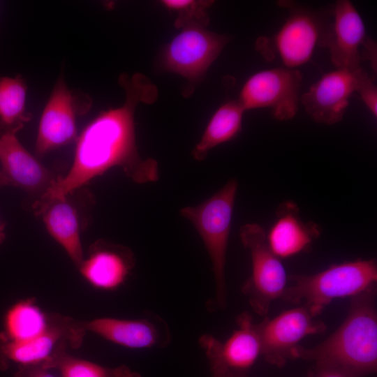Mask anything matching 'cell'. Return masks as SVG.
<instances>
[{"instance_id": "11", "label": "cell", "mask_w": 377, "mask_h": 377, "mask_svg": "<svg viewBox=\"0 0 377 377\" xmlns=\"http://www.w3.org/2000/svg\"><path fill=\"white\" fill-rule=\"evenodd\" d=\"M229 40L205 27L184 28L167 45L163 54V65L170 72L177 73L194 85L217 58Z\"/></svg>"}, {"instance_id": "25", "label": "cell", "mask_w": 377, "mask_h": 377, "mask_svg": "<svg viewBox=\"0 0 377 377\" xmlns=\"http://www.w3.org/2000/svg\"><path fill=\"white\" fill-rule=\"evenodd\" d=\"M357 93L359 94L363 103L375 117L377 116V88L374 78L366 75L360 82Z\"/></svg>"}, {"instance_id": "16", "label": "cell", "mask_w": 377, "mask_h": 377, "mask_svg": "<svg viewBox=\"0 0 377 377\" xmlns=\"http://www.w3.org/2000/svg\"><path fill=\"white\" fill-rule=\"evenodd\" d=\"M135 263L128 248L99 239L90 246L87 256L77 268L82 277L94 288L112 291L126 282Z\"/></svg>"}, {"instance_id": "12", "label": "cell", "mask_w": 377, "mask_h": 377, "mask_svg": "<svg viewBox=\"0 0 377 377\" xmlns=\"http://www.w3.org/2000/svg\"><path fill=\"white\" fill-rule=\"evenodd\" d=\"M305 306L283 311L273 318L265 317L256 324L261 344V355L273 365L281 367L293 358V350L305 337L325 331L322 321Z\"/></svg>"}, {"instance_id": "9", "label": "cell", "mask_w": 377, "mask_h": 377, "mask_svg": "<svg viewBox=\"0 0 377 377\" xmlns=\"http://www.w3.org/2000/svg\"><path fill=\"white\" fill-rule=\"evenodd\" d=\"M237 328L223 341L203 334L199 343L209 362L212 377H247L261 355V344L256 324L247 312L237 318Z\"/></svg>"}, {"instance_id": "2", "label": "cell", "mask_w": 377, "mask_h": 377, "mask_svg": "<svg viewBox=\"0 0 377 377\" xmlns=\"http://www.w3.org/2000/svg\"><path fill=\"white\" fill-rule=\"evenodd\" d=\"M293 358L343 369L356 377L376 371V286L352 297L346 318L327 339L313 348L298 346Z\"/></svg>"}, {"instance_id": "20", "label": "cell", "mask_w": 377, "mask_h": 377, "mask_svg": "<svg viewBox=\"0 0 377 377\" xmlns=\"http://www.w3.org/2000/svg\"><path fill=\"white\" fill-rule=\"evenodd\" d=\"M245 112L238 100L221 105L212 115L200 141L192 151L193 157L201 161L214 147L234 139L242 129Z\"/></svg>"}, {"instance_id": "6", "label": "cell", "mask_w": 377, "mask_h": 377, "mask_svg": "<svg viewBox=\"0 0 377 377\" xmlns=\"http://www.w3.org/2000/svg\"><path fill=\"white\" fill-rule=\"evenodd\" d=\"M239 237L251 260V274L242 291L255 313L265 316L271 303L282 297L287 287L286 272L281 259L271 250L267 232L260 225L242 226Z\"/></svg>"}, {"instance_id": "28", "label": "cell", "mask_w": 377, "mask_h": 377, "mask_svg": "<svg viewBox=\"0 0 377 377\" xmlns=\"http://www.w3.org/2000/svg\"><path fill=\"white\" fill-rule=\"evenodd\" d=\"M6 233H5V224L0 218V245L3 243L5 239Z\"/></svg>"}, {"instance_id": "21", "label": "cell", "mask_w": 377, "mask_h": 377, "mask_svg": "<svg viewBox=\"0 0 377 377\" xmlns=\"http://www.w3.org/2000/svg\"><path fill=\"white\" fill-rule=\"evenodd\" d=\"M52 314L45 313L32 299L20 300L6 311L2 338L21 341L35 338L50 327Z\"/></svg>"}, {"instance_id": "13", "label": "cell", "mask_w": 377, "mask_h": 377, "mask_svg": "<svg viewBox=\"0 0 377 377\" xmlns=\"http://www.w3.org/2000/svg\"><path fill=\"white\" fill-rule=\"evenodd\" d=\"M367 72L357 68H337L323 75L300 101L306 112L316 122L331 125L340 121L349 105L350 96L357 91Z\"/></svg>"}, {"instance_id": "27", "label": "cell", "mask_w": 377, "mask_h": 377, "mask_svg": "<svg viewBox=\"0 0 377 377\" xmlns=\"http://www.w3.org/2000/svg\"><path fill=\"white\" fill-rule=\"evenodd\" d=\"M14 377H57L48 371L43 364L20 366Z\"/></svg>"}, {"instance_id": "7", "label": "cell", "mask_w": 377, "mask_h": 377, "mask_svg": "<svg viewBox=\"0 0 377 377\" xmlns=\"http://www.w3.org/2000/svg\"><path fill=\"white\" fill-rule=\"evenodd\" d=\"M302 83V75L295 68L261 71L246 81L237 100L245 111L268 108L276 119L290 120L298 110Z\"/></svg>"}, {"instance_id": "17", "label": "cell", "mask_w": 377, "mask_h": 377, "mask_svg": "<svg viewBox=\"0 0 377 377\" xmlns=\"http://www.w3.org/2000/svg\"><path fill=\"white\" fill-rule=\"evenodd\" d=\"M18 131L0 133V164L8 184L29 192H42L52 186L56 179L21 144Z\"/></svg>"}, {"instance_id": "4", "label": "cell", "mask_w": 377, "mask_h": 377, "mask_svg": "<svg viewBox=\"0 0 377 377\" xmlns=\"http://www.w3.org/2000/svg\"><path fill=\"white\" fill-rule=\"evenodd\" d=\"M237 187V181L230 179L206 200L195 206L185 207L179 212L194 226L212 263L215 294L210 302L211 309H223L226 306V253Z\"/></svg>"}, {"instance_id": "3", "label": "cell", "mask_w": 377, "mask_h": 377, "mask_svg": "<svg viewBox=\"0 0 377 377\" xmlns=\"http://www.w3.org/2000/svg\"><path fill=\"white\" fill-rule=\"evenodd\" d=\"M282 298L286 302L308 306L316 316L332 300L354 297L375 286L377 281L376 260H355L334 264L311 275L290 276Z\"/></svg>"}, {"instance_id": "8", "label": "cell", "mask_w": 377, "mask_h": 377, "mask_svg": "<svg viewBox=\"0 0 377 377\" xmlns=\"http://www.w3.org/2000/svg\"><path fill=\"white\" fill-rule=\"evenodd\" d=\"M324 47L337 68H357L362 61H369L376 71V43L367 34L364 22L350 1H337L332 8Z\"/></svg>"}, {"instance_id": "29", "label": "cell", "mask_w": 377, "mask_h": 377, "mask_svg": "<svg viewBox=\"0 0 377 377\" xmlns=\"http://www.w3.org/2000/svg\"><path fill=\"white\" fill-rule=\"evenodd\" d=\"M7 185H9L8 182L6 178L5 177V176L3 175V172L0 170V186H7Z\"/></svg>"}, {"instance_id": "1", "label": "cell", "mask_w": 377, "mask_h": 377, "mask_svg": "<svg viewBox=\"0 0 377 377\" xmlns=\"http://www.w3.org/2000/svg\"><path fill=\"white\" fill-rule=\"evenodd\" d=\"M126 91L124 103L101 112L83 129L77 140L72 165L64 177L57 178L40 197H62L101 175L119 167L138 184L159 179L157 161L142 158L135 144L134 112L140 102L151 103L157 97L156 87L143 75H121Z\"/></svg>"}, {"instance_id": "19", "label": "cell", "mask_w": 377, "mask_h": 377, "mask_svg": "<svg viewBox=\"0 0 377 377\" xmlns=\"http://www.w3.org/2000/svg\"><path fill=\"white\" fill-rule=\"evenodd\" d=\"M320 233L318 224L302 220L295 203L286 201L276 209V219L267 239L271 250L281 259L307 251Z\"/></svg>"}, {"instance_id": "5", "label": "cell", "mask_w": 377, "mask_h": 377, "mask_svg": "<svg viewBox=\"0 0 377 377\" xmlns=\"http://www.w3.org/2000/svg\"><path fill=\"white\" fill-rule=\"evenodd\" d=\"M279 3L288 10L286 20L272 37L259 38L256 47L267 61L278 57L284 67L295 68L308 62L316 47H324L332 9L314 10L290 1Z\"/></svg>"}, {"instance_id": "26", "label": "cell", "mask_w": 377, "mask_h": 377, "mask_svg": "<svg viewBox=\"0 0 377 377\" xmlns=\"http://www.w3.org/2000/svg\"><path fill=\"white\" fill-rule=\"evenodd\" d=\"M311 373V377H356L338 367L322 364H316V370Z\"/></svg>"}, {"instance_id": "22", "label": "cell", "mask_w": 377, "mask_h": 377, "mask_svg": "<svg viewBox=\"0 0 377 377\" xmlns=\"http://www.w3.org/2000/svg\"><path fill=\"white\" fill-rule=\"evenodd\" d=\"M27 89L20 75L0 77V133L19 131L30 119V115L26 113Z\"/></svg>"}, {"instance_id": "10", "label": "cell", "mask_w": 377, "mask_h": 377, "mask_svg": "<svg viewBox=\"0 0 377 377\" xmlns=\"http://www.w3.org/2000/svg\"><path fill=\"white\" fill-rule=\"evenodd\" d=\"M85 333L81 321L54 313L48 330L35 338L13 341L0 337V369L10 361L20 366L45 364L68 346L80 347Z\"/></svg>"}, {"instance_id": "14", "label": "cell", "mask_w": 377, "mask_h": 377, "mask_svg": "<svg viewBox=\"0 0 377 377\" xmlns=\"http://www.w3.org/2000/svg\"><path fill=\"white\" fill-rule=\"evenodd\" d=\"M82 325L86 332L131 349L165 347L171 341L168 325L156 315L139 319L97 318Z\"/></svg>"}, {"instance_id": "15", "label": "cell", "mask_w": 377, "mask_h": 377, "mask_svg": "<svg viewBox=\"0 0 377 377\" xmlns=\"http://www.w3.org/2000/svg\"><path fill=\"white\" fill-rule=\"evenodd\" d=\"M75 96L60 77L40 119L36 153L44 155L73 141L77 134Z\"/></svg>"}, {"instance_id": "23", "label": "cell", "mask_w": 377, "mask_h": 377, "mask_svg": "<svg viewBox=\"0 0 377 377\" xmlns=\"http://www.w3.org/2000/svg\"><path fill=\"white\" fill-rule=\"evenodd\" d=\"M43 366L48 369H58L61 377H141L139 373L125 365L106 367L73 357L66 350L57 353Z\"/></svg>"}, {"instance_id": "24", "label": "cell", "mask_w": 377, "mask_h": 377, "mask_svg": "<svg viewBox=\"0 0 377 377\" xmlns=\"http://www.w3.org/2000/svg\"><path fill=\"white\" fill-rule=\"evenodd\" d=\"M213 1L196 0H164L161 3L177 17L175 22L177 28L191 27H206L209 23L207 8Z\"/></svg>"}, {"instance_id": "30", "label": "cell", "mask_w": 377, "mask_h": 377, "mask_svg": "<svg viewBox=\"0 0 377 377\" xmlns=\"http://www.w3.org/2000/svg\"><path fill=\"white\" fill-rule=\"evenodd\" d=\"M306 377H311V371L309 372V374H307V376Z\"/></svg>"}, {"instance_id": "18", "label": "cell", "mask_w": 377, "mask_h": 377, "mask_svg": "<svg viewBox=\"0 0 377 377\" xmlns=\"http://www.w3.org/2000/svg\"><path fill=\"white\" fill-rule=\"evenodd\" d=\"M34 209L41 216L50 236L77 267L84 256L80 238L78 211L71 201L69 195L54 198L40 197L34 203Z\"/></svg>"}]
</instances>
